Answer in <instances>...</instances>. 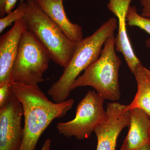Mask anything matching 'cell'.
Wrapping results in <instances>:
<instances>
[{"label": "cell", "mask_w": 150, "mask_h": 150, "mask_svg": "<svg viewBox=\"0 0 150 150\" xmlns=\"http://www.w3.org/2000/svg\"><path fill=\"white\" fill-rule=\"evenodd\" d=\"M126 25L118 24V34L115 38V49L123 54L126 64L133 74L136 67L141 63L134 54L127 34Z\"/></svg>", "instance_id": "obj_13"}, {"label": "cell", "mask_w": 150, "mask_h": 150, "mask_svg": "<svg viewBox=\"0 0 150 150\" xmlns=\"http://www.w3.org/2000/svg\"><path fill=\"white\" fill-rule=\"evenodd\" d=\"M6 0H0V16L1 18L5 16V4Z\"/></svg>", "instance_id": "obj_21"}, {"label": "cell", "mask_w": 150, "mask_h": 150, "mask_svg": "<svg viewBox=\"0 0 150 150\" xmlns=\"http://www.w3.org/2000/svg\"><path fill=\"white\" fill-rule=\"evenodd\" d=\"M62 1H64V0H62Z\"/></svg>", "instance_id": "obj_24"}, {"label": "cell", "mask_w": 150, "mask_h": 150, "mask_svg": "<svg viewBox=\"0 0 150 150\" xmlns=\"http://www.w3.org/2000/svg\"><path fill=\"white\" fill-rule=\"evenodd\" d=\"M132 0H108V9L118 19V23H126V15Z\"/></svg>", "instance_id": "obj_15"}, {"label": "cell", "mask_w": 150, "mask_h": 150, "mask_svg": "<svg viewBox=\"0 0 150 150\" xmlns=\"http://www.w3.org/2000/svg\"><path fill=\"white\" fill-rule=\"evenodd\" d=\"M51 60L45 47L25 28L13 68L12 81L38 86L44 81L43 74L48 69Z\"/></svg>", "instance_id": "obj_5"}, {"label": "cell", "mask_w": 150, "mask_h": 150, "mask_svg": "<svg viewBox=\"0 0 150 150\" xmlns=\"http://www.w3.org/2000/svg\"><path fill=\"white\" fill-rule=\"evenodd\" d=\"M143 7L141 15L150 18V0H139Z\"/></svg>", "instance_id": "obj_18"}, {"label": "cell", "mask_w": 150, "mask_h": 150, "mask_svg": "<svg viewBox=\"0 0 150 150\" xmlns=\"http://www.w3.org/2000/svg\"></svg>", "instance_id": "obj_25"}, {"label": "cell", "mask_w": 150, "mask_h": 150, "mask_svg": "<svg viewBox=\"0 0 150 150\" xmlns=\"http://www.w3.org/2000/svg\"><path fill=\"white\" fill-rule=\"evenodd\" d=\"M117 27V19L110 18L92 35L76 43L72 57L63 74L47 91L54 102L61 103L67 100L74 82L83 71L99 58L105 43Z\"/></svg>", "instance_id": "obj_2"}, {"label": "cell", "mask_w": 150, "mask_h": 150, "mask_svg": "<svg viewBox=\"0 0 150 150\" xmlns=\"http://www.w3.org/2000/svg\"><path fill=\"white\" fill-rule=\"evenodd\" d=\"M127 24L130 26H137L150 34V18L139 14L136 7L130 6L126 15ZM146 45L150 48V39L146 41Z\"/></svg>", "instance_id": "obj_14"}, {"label": "cell", "mask_w": 150, "mask_h": 150, "mask_svg": "<svg viewBox=\"0 0 150 150\" xmlns=\"http://www.w3.org/2000/svg\"><path fill=\"white\" fill-rule=\"evenodd\" d=\"M104 100L96 92L89 91L78 105L74 118L57 124L59 134L68 138L74 137L78 140L88 138L105 115Z\"/></svg>", "instance_id": "obj_6"}, {"label": "cell", "mask_w": 150, "mask_h": 150, "mask_svg": "<svg viewBox=\"0 0 150 150\" xmlns=\"http://www.w3.org/2000/svg\"><path fill=\"white\" fill-rule=\"evenodd\" d=\"M149 117H150V115H149Z\"/></svg>", "instance_id": "obj_23"}, {"label": "cell", "mask_w": 150, "mask_h": 150, "mask_svg": "<svg viewBox=\"0 0 150 150\" xmlns=\"http://www.w3.org/2000/svg\"><path fill=\"white\" fill-rule=\"evenodd\" d=\"M127 107L118 102L108 103L104 118L94 129L97 139L96 150H115L118 136L130 124Z\"/></svg>", "instance_id": "obj_8"}, {"label": "cell", "mask_w": 150, "mask_h": 150, "mask_svg": "<svg viewBox=\"0 0 150 150\" xmlns=\"http://www.w3.org/2000/svg\"><path fill=\"white\" fill-rule=\"evenodd\" d=\"M12 92L23 106L24 125L22 142L19 150H35L43 132L54 119L62 118L72 107L74 100L56 103L51 101L38 86L12 81Z\"/></svg>", "instance_id": "obj_1"}, {"label": "cell", "mask_w": 150, "mask_h": 150, "mask_svg": "<svg viewBox=\"0 0 150 150\" xmlns=\"http://www.w3.org/2000/svg\"><path fill=\"white\" fill-rule=\"evenodd\" d=\"M137 150H150V143L144 145L142 148Z\"/></svg>", "instance_id": "obj_22"}, {"label": "cell", "mask_w": 150, "mask_h": 150, "mask_svg": "<svg viewBox=\"0 0 150 150\" xmlns=\"http://www.w3.org/2000/svg\"><path fill=\"white\" fill-rule=\"evenodd\" d=\"M133 74L137 84V91L133 101L128 105L127 110L139 108L150 116V70L138 65Z\"/></svg>", "instance_id": "obj_12"}, {"label": "cell", "mask_w": 150, "mask_h": 150, "mask_svg": "<svg viewBox=\"0 0 150 150\" xmlns=\"http://www.w3.org/2000/svg\"><path fill=\"white\" fill-rule=\"evenodd\" d=\"M115 38L113 34L108 38L99 58L75 80L71 91L77 88L89 86L105 99L115 101L120 99L118 78L121 61L115 53Z\"/></svg>", "instance_id": "obj_4"}, {"label": "cell", "mask_w": 150, "mask_h": 150, "mask_svg": "<svg viewBox=\"0 0 150 150\" xmlns=\"http://www.w3.org/2000/svg\"><path fill=\"white\" fill-rule=\"evenodd\" d=\"M150 143L149 116L140 108L131 109L129 131L121 150H137Z\"/></svg>", "instance_id": "obj_10"}, {"label": "cell", "mask_w": 150, "mask_h": 150, "mask_svg": "<svg viewBox=\"0 0 150 150\" xmlns=\"http://www.w3.org/2000/svg\"><path fill=\"white\" fill-rule=\"evenodd\" d=\"M45 13L56 23L70 40L77 43L83 38L82 28L71 22L65 13L62 0H35Z\"/></svg>", "instance_id": "obj_11"}, {"label": "cell", "mask_w": 150, "mask_h": 150, "mask_svg": "<svg viewBox=\"0 0 150 150\" xmlns=\"http://www.w3.org/2000/svg\"><path fill=\"white\" fill-rule=\"evenodd\" d=\"M11 83H6L0 86V105L5 102L10 93Z\"/></svg>", "instance_id": "obj_17"}, {"label": "cell", "mask_w": 150, "mask_h": 150, "mask_svg": "<svg viewBox=\"0 0 150 150\" xmlns=\"http://www.w3.org/2000/svg\"><path fill=\"white\" fill-rule=\"evenodd\" d=\"M51 139H48L45 140L44 144L42 146L40 150H50L51 146Z\"/></svg>", "instance_id": "obj_20"}, {"label": "cell", "mask_w": 150, "mask_h": 150, "mask_svg": "<svg viewBox=\"0 0 150 150\" xmlns=\"http://www.w3.org/2000/svg\"><path fill=\"white\" fill-rule=\"evenodd\" d=\"M27 9V4L26 2L22 1L18 7L14 11L8 14L6 16L0 19V33H2L4 30L11 25L13 22L23 18L25 15Z\"/></svg>", "instance_id": "obj_16"}, {"label": "cell", "mask_w": 150, "mask_h": 150, "mask_svg": "<svg viewBox=\"0 0 150 150\" xmlns=\"http://www.w3.org/2000/svg\"><path fill=\"white\" fill-rule=\"evenodd\" d=\"M17 0H6L5 4V13L6 14L10 13L16 4Z\"/></svg>", "instance_id": "obj_19"}, {"label": "cell", "mask_w": 150, "mask_h": 150, "mask_svg": "<svg viewBox=\"0 0 150 150\" xmlns=\"http://www.w3.org/2000/svg\"><path fill=\"white\" fill-rule=\"evenodd\" d=\"M23 115L21 103L11 90L0 105V150H19L23 139Z\"/></svg>", "instance_id": "obj_7"}, {"label": "cell", "mask_w": 150, "mask_h": 150, "mask_svg": "<svg viewBox=\"0 0 150 150\" xmlns=\"http://www.w3.org/2000/svg\"><path fill=\"white\" fill-rule=\"evenodd\" d=\"M26 2L27 9L23 18L25 28L45 47L53 62L66 68L72 57L76 43L67 37L35 0H26Z\"/></svg>", "instance_id": "obj_3"}, {"label": "cell", "mask_w": 150, "mask_h": 150, "mask_svg": "<svg viewBox=\"0 0 150 150\" xmlns=\"http://www.w3.org/2000/svg\"><path fill=\"white\" fill-rule=\"evenodd\" d=\"M25 28L23 18L21 19L0 37V86L12 81L13 68Z\"/></svg>", "instance_id": "obj_9"}]
</instances>
